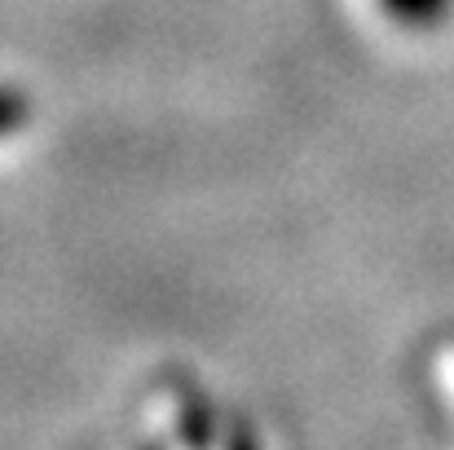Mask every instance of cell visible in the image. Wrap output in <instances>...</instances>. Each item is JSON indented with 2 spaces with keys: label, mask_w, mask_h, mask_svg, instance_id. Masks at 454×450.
Returning <instances> with one entry per match:
<instances>
[{
  "label": "cell",
  "mask_w": 454,
  "mask_h": 450,
  "mask_svg": "<svg viewBox=\"0 0 454 450\" xmlns=\"http://www.w3.org/2000/svg\"><path fill=\"white\" fill-rule=\"evenodd\" d=\"M380 9H384L397 27L428 31V27H442V22L450 18L454 0H380Z\"/></svg>",
  "instance_id": "1"
}]
</instances>
